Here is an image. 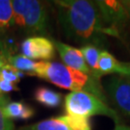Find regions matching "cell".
<instances>
[{"instance_id":"13","label":"cell","mask_w":130,"mask_h":130,"mask_svg":"<svg viewBox=\"0 0 130 130\" xmlns=\"http://www.w3.org/2000/svg\"><path fill=\"white\" fill-rule=\"evenodd\" d=\"M62 94L46 87H40L35 91L34 98L36 101L48 108L60 106L62 102Z\"/></svg>"},{"instance_id":"15","label":"cell","mask_w":130,"mask_h":130,"mask_svg":"<svg viewBox=\"0 0 130 130\" xmlns=\"http://www.w3.org/2000/svg\"><path fill=\"white\" fill-rule=\"evenodd\" d=\"M80 50L82 52L84 59L90 68V70H92V72L96 77L101 79L98 73V60H99V55H100L99 48L92 44H85V45H82Z\"/></svg>"},{"instance_id":"7","label":"cell","mask_w":130,"mask_h":130,"mask_svg":"<svg viewBox=\"0 0 130 130\" xmlns=\"http://www.w3.org/2000/svg\"><path fill=\"white\" fill-rule=\"evenodd\" d=\"M18 130H92L90 118L64 115L22 126Z\"/></svg>"},{"instance_id":"21","label":"cell","mask_w":130,"mask_h":130,"mask_svg":"<svg viewBox=\"0 0 130 130\" xmlns=\"http://www.w3.org/2000/svg\"><path fill=\"white\" fill-rule=\"evenodd\" d=\"M124 3H125V5L127 6V9H128L129 14H130V1H124Z\"/></svg>"},{"instance_id":"6","label":"cell","mask_w":130,"mask_h":130,"mask_svg":"<svg viewBox=\"0 0 130 130\" xmlns=\"http://www.w3.org/2000/svg\"><path fill=\"white\" fill-rule=\"evenodd\" d=\"M102 87L115 109L130 119V78L112 75L104 81Z\"/></svg>"},{"instance_id":"2","label":"cell","mask_w":130,"mask_h":130,"mask_svg":"<svg viewBox=\"0 0 130 130\" xmlns=\"http://www.w3.org/2000/svg\"><path fill=\"white\" fill-rule=\"evenodd\" d=\"M37 77L46 80L55 86L72 92H87L101 99L109 105L100 79L93 75H88L81 71L69 68L61 63L42 62Z\"/></svg>"},{"instance_id":"4","label":"cell","mask_w":130,"mask_h":130,"mask_svg":"<svg viewBox=\"0 0 130 130\" xmlns=\"http://www.w3.org/2000/svg\"><path fill=\"white\" fill-rule=\"evenodd\" d=\"M65 110L68 115L90 118L92 116H106L116 124H121V118L116 110L101 99L87 92H71L65 98Z\"/></svg>"},{"instance_id":"16","label":"cell","mask_w":130,"mask_h":130,"mask_svg":"<svg viewBox=\"0 0 130 130\" xmlns=\"http://www.w3.org/2000/svg\"><path fill=\"white\" fill-rule=\"evenodd\" d=\"M20 73H21L20 71L15 70L14 67H12L7 63L0 70V79L6 80L11 83L18 84L20 81V76H21Z\"/></svg>"},{"instance_id":"3","label":"cell","mask_w":130,"mask_h":130,"mask_svg":"<svg viewBox=\"0 0 130 130\" xmlns=\"http://www.w3.org/2000/svg\"><path fill=\"white\" fill-rule=\"evenodd\" d=\"M14 25L29 34L45 35L49 14L45 4L37 0H14Z\"/></svg>"},{"instance_id":"1","label":"cell","mask_w":130,"mask_h":130,"mask_svg":"<svg viewBox=\"0 0 130 130\" xmlns=\"http://www.w3.org/2000/svg\"><path fill=\"white\" fill-rule=\"evenodd\" d=\"M58 20L66 36L79 43L102 46L106 42L107 29L94 1H53Z\"/></svg>"},{"instance_id":"5","label":"cell","mask_w":130,"mask_h":130,"mask_svg":"<svg viewBox=\"0 0 130 130\" xmlns=\"http://www.w3.org/2000/svg\"><path fill=\"white\" fill-rule=\"evenodd\" d=\"M94 3L107 29V36L120 38L121 30L125 27L130 19L129 11L124 1L98 0Z\"/></svg>"},{"instance_id":"9","label":"cell","mask_w":130,"mask_h":130,"mask_svg":"<svg viewBox=\"0 0 130 130\" xmlns=\"http://www.w3.org/2000/svg\"><path fill=\"white\" fill-rule=\"evenodd\" d=\"M54 45H55L56 50L58 51L60 58L64 62L65 66L88 75L95 76L88 67L80 49L69 45V44H66L62 42H58V41L54 42Z\"/></svg>"},{"instance_id":"17","label":"cell","mask_w":130,"mask_h":130,"mask_svg":"<svg viewBox=\"0 0 130 130\" xmlns=\"http://www.w3.org/2000/svg\"><path fill=\"white\" fill-rule=\"evenodd\" d=\"M9 98L5 94H0V130H14V122L7 119L4 115L3 108L9 102Z\"/></svg>"},{"instance_id":"12","label":"cell","mask_w":130,"mask_h":130,"mask_svg":"<svg viewBox=\"0 0 130 130\" xmlns=\"http://www.w3.org/2000/svg\"><path fill=\"white\" fill-rule=\"evenodd\" d=\"M7 119L13 120H29L35 115V111L30 105L21 101H9L3 108Z\"/></svg>"},{"instance_id":"14","label":"cell","mask_w":130,"mask_h":130,"mask_svg":"<svg viewBox=\"0 0 130 130\" xmlns=\"http://www.w3.org/2000/svg\"><path fill=\"white\" fill-rule=\"evenodd\" d=\"M14 26L13 1L0 0V33L4 34Z\"/></svg>"},{"instance_id":"8","label":"cell","mask_w":130,"mask_h":130,"mask_svg":"<svg viewBox=\"0 0 130 130\" xmlns=\"http://www.w3.org/2000/svg\"><path fill=\"white\" fill-rule=\"evenodd\" d=\"M22 55L31 60L48 62L55 56L54 42L43 36H33L25 39L20 45Z\"/></svg>"},{"instance_id":"10","label":"cell","mask_w":130,"mask_h":130,"mask_svg":"<svg viewBox=\"0 0 130 130\" xmlns=\"http://www.w3.org/2000/svg\"><path fill=\"white\" fill-rule=\"evenodd\" d=\"M98 73L102 77L108 74H117L130 78V63L121 62L107 50H101L98 60Z\"/></svg>"},{"instance_id":"11","label":"cell","mask_w":130,"mask_h":130,"mask_svg":"<svg viewBox=\"0 0 130 130\" xmlns=\"http://www.w3.org/2000/svg\"><path fill=\"white\" fill-rule=\"evenodd\" d=\"M42 62H37L29 59L27 57L21 55H11L8 54L7 55V63L11 65L12 67H14L15 70H18L19 71H22V72H26L29 75H33L36 76L38 73V71L40 70L41 67L42 65Z\"/></svg>"},{"instance_id":"19","label":"cell","mask_w":130,"mask_h":130,"mask_svg":"<svg viewBox=\"0 0 130 130\" xmlns=\"http://www.w3.org/2000/svg\"><path fill=\"white\" fill-rule=\"evenodd\" d=\"M8 54H9V52L7 51L3 42H0V70L5 64H7V55Z\"/></svg>"},{"instance_id":"20","label":"cell","mask_w":130,"mask_h":130,"mask_svg":"<svg viewBox=\"0 0 130 130\" xmlns=\"http://www.w3.org/2000/svg\"><path fill=\"white\" fill-rule=\"evenodd\" d=\"M114 130H130V126L128 125H124V124H116V127Z\"/></svg>"},{"instance_id":"18","label":"cell","mask_w":130,"mask_h":130,"mask_svg":"<svg viewBox=\"0 0 130 130\" xmlns=\"http://www.w3.org/2000/svg\"><path fill=\"white\" fill-rule=\"evenodd\" d=\"M19 89L18 87V84L11 83L6 80L0 79V94H5L10 92H14V91H19Z\"/></svg>"}]
</instances>
